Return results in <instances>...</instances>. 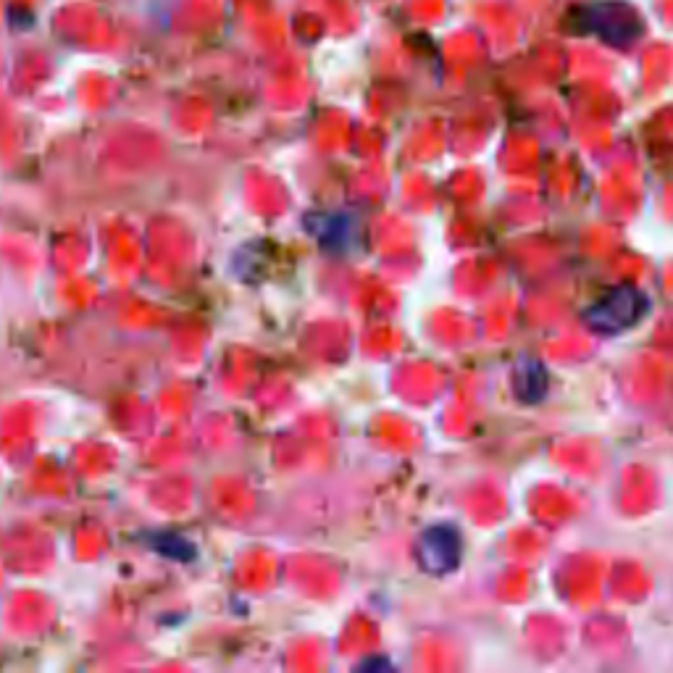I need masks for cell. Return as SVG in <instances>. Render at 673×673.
Returning <instances> with one entry per match:
<instances>
[{
  "label": "cell",
  "instance_id": "cell-1",
  "mask_svg": "<svg viewBox=\"0 0 673 673\" xmlns=\"http://www.w3.org/2000/svg\"><path fill=\"white\" fill-rule=\"evenodd\" d=\"M647 295L632 284H621L608 295L599 298L587 311V324L599 334H618L640 324L647 313Z\"/></svg>",
  "mask_w": 673,
  "mask_h": 673
},
{
  "label": "cell",
  "instance_id": "cell-2",
  "mask_svg": "<svg viewBox=\"0 0 673 673\" xmlns=\"http://www.w3.org/2000/svg\"><path fill=\"white\" fill-rule=\"evenodd\" d=\"M460 553H464V545H460L458 531L448 524L431 526L423 531L419 547H416V558H419L421 568L435 576H445L452 568H458Z\"/></svg>",
  "mask_w": 673,
  "mask_h": 673
}]
</instances>
